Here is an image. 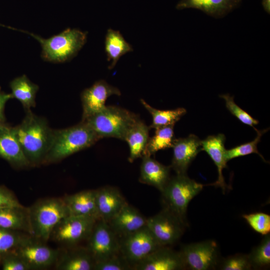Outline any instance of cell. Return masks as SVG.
<instances>
[{"mask_svg": "<svg viewBox=\"0 0 270 270\" xmlns=\"http://www.w3.org/2000/svg\"><path fill=\"white\" fill-rule=\"evenodd\" d=\"M260 243L248 254L252 268H268L270 264V234L264 235Z\"/></svg>", "mask_w": 270, "mask_h": 270, "instance_id": "obj_30", "label": "cell"}, {"mask_svg": "<svg viewBox=\"0 0 270 270\" xmlns=\"http://www.w3.org/2000/svg\"><path fill=\"white\" fill-rule=\"evenodd\" d=\"M6 124V122H0V128Z\"/></svg>", "mask_w": 270, "mask_h": 270, "instance_id": "obj_41", "label": "cell"}, {"mask_svg": "<svg viewBox=\"0 0 270 270\" xmlns=\"http://www.w3.org/2000/svg\"><path fill=\"white\" fill-rule=\"evenodd\" d=\"M13 129L30 166L42 164L51 146L54 131L46 120L28 110L22 122Z\"/></svg>", "mask_w": 270, "mask_h": 270, "instance_id": "obj_1", "label": "cell"}, {"mask_svg": "<svg viewBox=\"0 0 270 270\" xmlns=\"http://www.w3.org/2000/svg\"><path fill=\"white\" fill-rule=\"evenodd\" d=\"M96 201L100 220L107 222L128 204L119 190L110 186L96 190Z\"/></svg>", "mask_w": 270, "mask_h": 270, "instance_id": "obj_16", "label": "cell"}, {"mask_svg": "<svg viewBox=\"0 0 270 270\" xmlns=\"http://www.w3.org/2000/svg\"><path fill=\"white\" fill-rule=\"evenodd\" d=\"M136 270H178L185 269L180 252L162 246L132 267Z\"/></svg>", "mask_w": 270, "mask_h": 270, "instance_id": "obj_15", "label": "cell"}, {"mask_svg": "<svg viewBox=\"0 0 270 270\" xmlns=\"http://www.w3.org/2000/svg\"><path fill=\"white\" fill-rule=\"evenodd\" d=\"M0 157L16 168L30 166L14 131L6 124L0 128Z\"/></svg>", "mask_w": 270, "mask_h": 270, "instance_id": "obj_17", "label": "cell"}, {"mask_svg": "<svg viewBox=\"0 0 270 270\" xmlns=\"http://www.w3.org/2000/svg\"><path fill=\"white\" fill-rule=\"evenodd\" d=\"M225 140L224 134H219L208 136L201 140L202 150H204L208 154L217 168L218 180L212 185L220 188L224 192L226 190V184L223 176L222 170L226 168L228 162L225 156Z\"/></svg>", "mask_w": 270, "mask_h": 270, "instance_id": "obj_19", "label": "cell"}, {"mask_svg": "<svg viewBox=\"0 0 270 270\" xmlns=\"http://www.w3.org/2000/svg\"><path fill=\"white\" fill-rule=\"evenodd\" d=\"M99 140L96 134L82 121L70 128L54 130L51 146L43 163L62 160L90 147Z\"/></svg>", "mask_w": 270, "mask_h": 270, "instance_id": "obj_2", "label": "cell"}, {"mask_svg": "<svg viewBox=\"0 0 270 270\" xmlns=\"http://www.w3.org/2000/svg\"><path fill=\"white\" fill-rule=\"evenodd\" d=\"M97 220L93 217L68 215L56 226L51 236L60 243L76 244L88 238Z\"/></svg>", "mask_w": 270, "mask_h": 270, "instance_id": "obj_11", "label": "cell"}, {"mask_svg": "<svg viewBox=\"0 0 270 270\" xmlns=\"http://www.w3.org/2000/svg\"><path fill=\"white\" fill-rule=\"evenodd\" d=\"M32 236L48 241L56 226L69 215L63 198L40 200L28 208Z\"/></svg>", "mask_w": 270, "mask_h": 270, "instance_id": "obj_5", "label": "cell"}, {"mask_svg": "<svg viewBox=\"0 0 270 270\" xmlns=\"http://www.w3.org/2000/svg\"><path fill=\"white\" fill-rule=\"evenodd\" d=\"M22 206L9 190L0 187V209Z\"/></svg>", "mask_w": 270, "mask_h": 270, "instance_id": "obj_38", "label": "cell"}, {"mask_svg": "<svg viewBox=\"0 0 270 270\" xmlns=\"http://www.w3.org/2000/svg\"><path fill=\"white\" fill-rule=\"evenodd\" d=\"M142 158L140 181L162 192L170 178V166L162 164L151 156H143Z\"/></svg>", "mask_w": 270, "mask_h": 270, "instance_id": "obj_20", "label": "cell"}, {"mask_svg": "<svg viewBox=\"0 0 270 270\" xmlns=\"http://www.w3.org/2000/svg\"><path fill=\"white\" fill-rule=\"evenodd\" d=\"M15 252L30 270L46 268L56 262L59 256L58 250L34 242L30 238L18 247Z\"/></svg>", "mask_w": 270, "mask_h": 270, "instance_id": "obj_13", "label": "cell"}, {"mask_svg": "<svg viewBox=\"0 0 270 270\" xmlns=\"http://www.w3.org/2000/svg\"><path fill=\"white\" fill-rule=\"evenodd\" d=\"M244 218L256 232L266 235L270 232V216L262 212H254L243 214Z\"/></svg>", "mask_w": 270, "mask_h": 270, "instance_id": "obj_34", "label": "cell"}, {"mask_svg": "<svg viewBox=\"0 0 270 270\" xmlns=\"http://www.w3.org/2000/svg\"><path fill=\"white\" fill-rule=\"evenodd\" d=\"M105 52L108 62H111L108 69H112L120 58L126 54L132 52V46L124 38L118 30L108 28L105 37Z\"/></svg>", "mask_w": 270, "mask_h": 270, "instance_id": "obj_25", "label": "cell"}, {"mask_svg": "<svg viewBox=\"0 0 270 270\" xmlns=\"http://www.w3.org/2000/svg\"><path fill=\"white\" fill-rule=\"evenodd\" d=\"M12 98L11 94H8L2 90L0 88V122H6L4 107L6 102Z\"/></svg>", "mask_w": 270, "mask_h": 270, "instance_id": "obj_39", "label": "cell"}, {"mask_svg": "<svg viewBox=\"0 0 270 270\" xmlns=\"http://www.w3.org/2000/svg\"><path fill=\"white\" fill-rule=\"evenodd\" d=\"M262 6L264 10L268 14L270 13V0H262Z\"/></svg>", "mask_w": 270, "mask_h": 270, "instance_id": "obj_40", "label": "cell"}, {"mask_svg": "<svg viewBox=\"0 0 270 270\" xmlns=\"http://www.w3.org/2000/svg\"><path fill=\"white\" fill-rule=\"evenodd\" d=\"M0 228L22 231L32 236L28 208L22 206L0 208Z\"/></svg>", "mask_w": 270, "mask_h": 270, "instance_id": "obj_22", "label": "cell"}, {"mask_svg": "<svg viewBox=\"0 0 270 270\" xmlns=\"http://www.w3.org/2000/svg\"><path fill=\"white\" fill-rule=\"evenodd\" d=\"M257 136L252 141L248 142L229 150H226L225 152L226 159L227 162L236 158L245 156L253 153L257 154L265 161L264 158L259 152L257 148V145L260 142L262 135L267 132L268 129L258 130L254 128Z\"/></svg>", "mask_w": 270, "mask_h": 270, "instance_id": "obj_31", "label": "cell"}, {"mask_svg": "<svg viewBox=\"0 0 270 270\" xmlns=\"http://www.w3.org/2000/svg\"><path fill=\"white\" fill-rule=\"evenodd\" d=\"M16 232L0 228V256L16 250L29 238Z\"/></svg>", "mask_w": 270, "mask_h": 270, "instance_id": "obj_32", "label": "cell"}, {"mask_svg": "<svg viewBox=\"0 0 270 270\" xmlns=\"http://www.w3.org/2000/svg\"><path fill=\"white\" fill-rule=\"evenodd\" d=\"M63 199L69 215L90 216L99 220L96 201V190H86L66 196Z\"/></svg>", "mask_w": 270, "mask_h": 270, "instance_id": "obj_21", "label": "cell"}, {"mask_svg": "<svg viewBox=\"0 0 270 270\" xmlns=\"http://www.w3.org/2000/svg\"><path fill=\"white\" fill-rule=\"evenodd\" d=\"M118 88L108 84L104 80L95 82L91 86L84 89L80 94L82 107V120H84L98 112L106 106V102L111 96H120Z\"/></svg>", "mask_w": 270, "mask_h": 270, "instance_id": "obj_12", "label": "cell"}, {"mask_svg": "<svg viewBox=\"0 0 270 270\" xmlns=\"http://www.w3.org/2000/svg\"><path fill=\"white\" fill-rule=\"evenodd\" d=\"M241 0H180L177 10L194 8L214 17L224 16L236 8Z\"/></svg>", "mask_w": 270, "mask_h": 270, "instance_id": "obj_23", "label": "cell"}, {"mask_svg": "<svg viewBox=\"0 0 270 270\" xmlns=\"http://www.w3.org/2000/svg\"><path fill=\"white\" fill-rule=\"evenodd\" d=\"M88 240L86 248L95 263L120 253L119 238L104 220L96 222Z\"/></svg>", "mask_w": 270, "mask_h": 270, "instance_id": "obj_10", "label": "cell"}, {"mask_svg": "<svg viewBox=\"0 0 270 270\" xmlns=\"http://www.w3.org/2000/svg\"><path fill=\"white\" fill-rule=\"evenodd\" d=\"M174 126L169 125L155 128L154 135L149 138L143 156H151L160 150L172 148L174 140Z\"/></svg>", "mask_w": 270, "mask_h": 270, "instance_id": "obj_29", "label": "cell"}, {"mask_svg": "<svg viewBox=\"0 0 270 270\" xmlns=\"http://www.w3.org/2000/svg\"><path fill=\"white\" fill-rule=\"evenodd\" d=\"M132 266L120 253L95 263V270H128Z\"/></svg>", "mask_w": 270, "mask_h": 270, "instance_id": "obj_36", "label": "cell"}, {"mask_svg": "<svg viewBox=\"0 0 270 270\" xmlns=\"http://www.w3.org/2000/svg\"><path fill=\"white\" fill-rule=\"evenodd\" d=\"M172 148L170 168L176 174H186L189 166L202 151L201 140L196 135L190 134L186 138H174Z\"/></svg>", "mask_w": 270, "mask_h": 270, "instance_id": "obj_14", "label": "cell"}, {"mask_svg": "<svg viewBox=\"0 0 270 270\" xmlns=\"http://www.w3.org/2000/svg\"><path fill=\"white\" fill-rule=\"evenodd\" d=\"M18 30L28 34L40 43L42 57L44 60L57 63L75 56L86 44L88 34L86 32L68 28L57 35L44 39L27 31Z\"/></svg>", "mask_w": 270, "mask_h": 270, "instance_id": "obj_4", "label": "cell"}, {"mask_svg": "<svg viewBox=\"0 0 270 270\" xmlns=\"http://www.w3.org/2000/svg\"><path fill=\"white\" fill-rule=\"evenodd\" d=\"M150 129V127L140 118L126 134L124 140L128 146V160L130 162L142 156L149 139Z\"/></svg>", "mask_w": 270, "mask_h": 270, "instance_id": "obj_24", "label": "cell"}, {"mask_svg": "<svg viewBox=\"0 0 270 270\" xmlns=\"http://www.w3.org/2000/svg\"><path fill=\"white\" fill-rule=\"evenodd\" d=\"M180 252L184 268L190 270L214 269L220 261L218 246L212 240L183 245Z\"/></svg>", "mask_w": 270, "mask_h": 270, "instance_id": "obj_9", "label": "cell"}, {"mask_svg": "<svg viewBox=\"0 0 270 270\" xmlns=\"http://www.w3.org/2000/svg\"><path fill=\"white\" fill-rule=\"evenodd\" d=\"M140 119L138 115L125 108L106 106L98 112L82 121L100 139L114 138L124 140L128 132Z\"/></svg>", "mask_w": 270, "mask_h": 270, "instance_id": "obj_3", "label": "cell"}, {"mask_svg": "<svg viewBox=\"0 0 270 270\" xmlns=\"http://www.w3.org/2000/svg\"><path fill=\"white\" fill-rule=\"evenodd\" d=\"M10 86L12 98L19 100L26 110L35 106L36 94L39 87L26 75L14 78Z\"/></svg>", "mask_w": 270, "mask_h": 270, "instance_id": "obj_26", "label": "cell"}, {"mask_svg": "<svg viewBox=\"0 0 270 270\" xmlns=\"http://www.w3.org/2000/svg\"><path fill=\"white\" fill-rule=\"evenodd\" d=\"M146 220L137 209L127 204L108 223L119 238L144 227Z\"/></svg>", "mask_w": 270, "mask_h": 270, "instance_id": "obj_18", "label": "cell"}, {"mask_svg": "<svg viewBox=\"0 0 270 270\" xmlns=\"http://www.w3.org/2000/svg\"><path fill=\"white\" fill-rule=\"evenodd\" d=\"M3 270H30L28 264L18 256L16 254L6 257L2 262Z\"/></svg>", "mask_w": 270, "mask_h": 270, "instance_id": "obj_37", "label": "cell"}, {"mask_svg": "<svg viewBox=\"0 0 270 270\" xmlns=\"http://www.w3.org/2000/svg\"><path fill=\"white\" fill-rule=\"evenodd\" d=\"M204 186V184L190 179L186 174H176L170 178L161 192L164 208L186 223L188 205L202 190Z\"/></svg>", "mask_w": 270, "mask_h": 270, "instance_id": "obj_6", "label": "cell"}, {"mask_svg": "<svg viewBox=\"0 0 270 270\" xmlns=\"http://www.w3.org/2000/svg\"><path fill=\"white\" fill-rule=\"evenodd\" d=\"M186 223L163 208L156 214L147 218L146 226L161 246H172L182 236Z\"/></svg>", "mask_w": 270, "mask_h": 270, "instance_id": "obj_8", "label": "cell"}, {"mask_svg": "<svg viewBox=\"0 0 270 270\" xmlns=\"http://www.w3.org/2000/svg\"><path fill=\"white\" fill-rule=\"evenodd\" d=\"M220 96L224 100L226 106L232 114L236 117L242 124L255 128L254 126L258 124V121L238 106L235 103L233 96H230L229 94H222Z\"/></svg>", "mask_w": 270, "mask_h": 270, "instance_id": "obj_33", "label": "cell"}, {"mask_svg": "<svg viewBox=\"0 0 270 270\" xmlns=\"http://www.w3.org/2000/svg\"><path fill=\"white\" fill-rule=\"evenodd\" d=\"M219 268L222 270H248L252 268L248 254H236L220 261Z\"/></svg>", "mask_w": 270, "mask_h": 270, "instance_id": "obj_35", "label": "cell"}, {"mask_svg": "<svg viewBox=\"0 0 270 270\" xmlns=\"http://www.w3.org/2000/svg\"><path fill=\"white\" fill-rule=\"evenodd\" d=\"M95 261L87 248H80L63 255L56 268L61 270H92Z\"/></svg>", "mask_w": 270, "mask_h": 270, "instance_id": "obj_27", "label": "cell"}, {"mask_svg": "<svg viewBox=\"0 0 270 270\" xmlns=\"http://www.w3.org/2000/svg\"><path fill=\"white\" fill-rule=\"evenodd\" d=\"M120 252L132 267L162 246L146 226L128 234L119 237Z\"/></svg>", "mask_w": 270, "mask_h": 270, "instance_id": "obj_7", "label": "cell"}, {"mask_svg": "<svg viewBox=\"0 0 270 270\" xmlns=\"http://www.w3.org/2000/svg\"><path fill=\"white\" fill-rule=\"evenodd\" d=\"M140 102L152 117V122L149 126L150 128L155 129L162 126L174 125L186 112L184 108L160 110L152 107L144 99H140Z\"/></svg>", "mask_w": 270, "mask_h": 270, "instance_id": "obj_28", "label": "cell"}]
</instances>
